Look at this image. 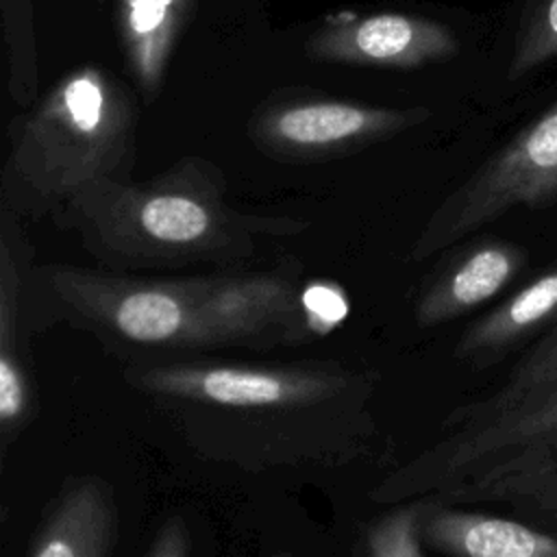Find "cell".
<instances>
[{
    "instance_id": "obj_8",
    "label": "cell",
    "mask_w": 557,
    "mask_h": 557,
    "mask_svg": "<svg viewBox=\"0 0 557 557\" xmlns=\"http://www.w3.org/2000/svg\"><path fill=\"white\" fill-rule=\"evenodd\" d=\"M30 248L20 215L2 205L0 218V455L22 437L37 413V387L26 352Z\"/></svg>"
},
{
    "instance_id": "obj_11",
    "label": "cell",
    "mask_w": 557,
    "mask_h": 557,
    "mask_svg": "<svg viewBox=\"0 0 557 557\" xmlns=\"http://www.w3.org/2000/svg\"><path fill=\"white\" fill-rule=\"evenodd\" d=\"M426 550L444 557H557V533L440 500H413Z\"/></svg>"
},
{
    "instance_id": "obj_14",
    "label": "cell",
    "mask_w": 557,
    "mask_h": 557,
    "mask_svg": "<svg viewBox=\"0 0 557 557\" xmlns=\"http://www.w3.org/2000/svg\"><path fill=\"white\" fill-rule=\"evenodd\" d=\"M196 0H117V37L126 67L144 96L152 98Z\"/></svg>"
},
{
    "instance_id": "obj_17",
    "label": "cell",
    "mask_w": 557,
    "mask_h": 557,
    "mask_svg": "<svg viewBox=\"0 0 557 557\" xmlns=\"http://www.w3.org/2000/svg\"><path fill=\"white\" fill-rule=\"evenodd\" d=\"M2 35L9 52V91L17 104H30L37 94V44L33 0H0Z\"/></svg>"
},
{
    "instance_id": "obj_10",
    "label": "cell",
    "mask_w": 557,
    "mask_h": 557,
    "mask_svg": "<svg viewBox=\"0 0 557 557\" xmlns=\"http://www.w3.org/2000/svg\"><path fill=\"white\" fill-rule=\"evenodd\" d=\"M527 265V250L485 237L450 255L416 294L411 313L418 329H437L487 305Z\"/></svg>"
},
{
    "instance_id": "obj_3",
    "label": "cell",
    "mask_w": 557,
    "mask_h": 557,
    "mask_svg": "<svg viewBox=\"0 0 557 557\" xmlns=\"http://www.w3.org/2000/svg\"><path fill=\"white\" fill-rule=\"evenodd\" d=\"M54 218L78 235L100 268L128 274L233 265L250 259L265 237H294L309 228L302 218L231 205L224 172L196 154L141 183L100 178Z\"/></svg>"
},
{
    "instance_id": "obj_21",
    "label": "cell",
    "mask_w": 557,
    "mask_h": 557,
    "mask_svg": "<svg viewBox=\"0 0 557 557\" xmlns=\"http://www.w3.org/2000/svg\"><path fill=\"white\" fill-rule=\"evenodd\" d=\"M272 557H294V555L287 550H276V553H272Z\"/></svg>"
},
{
    "instance_id": "obj_13",
    "label": "cell",
    "mask_w": 557,
    "mask_h": 557,
    "mask_svg": "<svg viewBox=\"0 0 557 557\" xmlns=\"http://www.w3.org/2000/svg\"><path fill=\"white\" fill-rule=\"evenodd\" d=\"M553 326H557V263L537 272L468 324L453 348V357L461 366L481 370L542 337Z\"/></svg>"
},
{
    "instance_id": "obj_7",
    "label": "cell",
    "mask_w": 557,
    "mask_h": 557,
    "mask_svg": "<svg viewBox=\"0 0 557 557\" xmlns=\"http://www.w3.org/2000/svg\"><path fill=\"white\" fill-rule=\"evenodd\" d=\"M424 107L392 109L344 100H296L268 107L250 126L257 146L274 159L320 161L350 154L422 124Z\"/></svg>"
},
{
    "instance_id": "obj_18",
    "label": "cell",
    "mask_w": 557,
    "mask_h": 557,
    "mask_svg": "<svg viewBox=\"0 0 557 557\" xmlns=\"http://www.w3.org/2000/svg\"><path fill=\"white\" fill-rule=\"evenodd\" d=\"M352 557H426L416 529V505H392L359 527Z\"/></svg>"
},
{
    "instance_id": "obj_2",
    "label": "cell",
    "mask_w": 557,
    "mask_h": 557,
    "mask_svg": "<svg viewBox=\"0 0 557 557\" xmlns=\"http://www.w3.org/2000/svg\"><path fill=\"white\" fill-rule=\"evenodd\" d=\"M30 324H65L115 352L270 350L320 335L300 265L194 276H139L72 263L33 265Z\"/></svg>"
},
{
    "instance_id": "obj_1",
    "label": "cell",
    "mask_w": 557,
    "mask_h": 557,
    "mask_svg": "<svg viewBox=\"0 0 557 557\" xmlns=\"http://www.w3.org/2000/svg\"><path fill=\"white\" fill-rule=\"evenodd\" d=\"M122 379L213 463L252 474L342 470L381 453L376 368L146 357L131 359Z\"/></svg>"
},
{
    "instance_id": "obj_5",
    "label": "cell",
    "mask_w": 557,
    "mask_h": 557,
    "mask_svg": "<svg viewBox=\"0 0 557 557\" xmlns=\"http://www.w3.org/2000/svg\"><path fill=\"white\" fill-rule=\"evenodd\" d=\"M537 461H557V396L440 429L437 440L400 461L370 490V500L387 507L440 500L472 479Z\"/></svg>"
},
{
    "instance_id": "obj_4",
    "label": "cell",
    "mask_w": 557,
    "mask_h": 557,
    "mask_svg": "<svg viewBox=\"0 0 557 557\" xmlns=\"http://www.w3.org/2000/svg\"><path fill=\"white\" fill-rule=\"evenodd\" d=\"M9 135L2 205L41 218L100 178L131 181L137 109L107 67L81 65L17 115Z\"/></svg>"
},
{
    "instance_id": "obj_15",
    "label": "cell",
    "mask_w": 557,
    "mask_h": 557,
    "mask_svg": "<svg viewBox=\"0 0 557 557\" xmlns=\"http://www.w3.org/2000/svg\"><path fill=\"white\" fill-rule=\"evenodd\" d=\"M550 396H557V326L529 344L498 385L453 407L442 418L440 429L485 420Z\"/></svg>"
},
{
    "instance_id": "obj_6",
    "label": "cell",
    "mask_w": 557,
    "mask_h": 557,
    "mask_svg": "<svg viewBox=\"0 0 557 557\" xmlns=\"http://www.w3.org/2000/svg\"><path fill=\"white\" fill-rule=\"evenodd\" d=\"M553 202H557V100L440 202L407 257L424 261L513 209H540Z\"/></svg>"
},
{
    "instance_id": "obj_19",
    "label": "cell",
    "mask_w": 557,
    "mask_h": 557,
    "mask_svg": "<svg viewBox=\"0 0 557 557\" xmlns=\"http://www.w3.org/2000/svg\"><path fill=\"white\" fill-rule=\"evenodd\" d=\"M555 57L557 0H524L509 61V78L518 81Z\"/></svg>"
},
{
    "instance_id": "obj_9",
    "label": "cell",
    "mask_w": 557,
    "mask_h": 557,
    "mask_svg": "<svg viewBox=\"0 0 557 557\" xmlns=\"http://www.w3.org/2000/svg\"><path fill=\"white\" fill-rule=\"evenodd\" d=\"M455 33L424 15L370 13L335 17L322 24L305 44L318 61L411 70L457 54Z\"/></svg>"
},
{
    "instance_id": "obj_12",
    "label": "cell",
    "mask_w": 557,
    "mask_h": 557,
    "mask_svg": "<svg viewBox=\"0 0 557 557\" xmlns=\"http://www.w3.org/2000/svg\"><path fill=\"white\" fill-rule=\"evenodd\" d=\"M117 529L111 483L96 474H74L48 503L26 557H113Z\"/></svg>"
},
{
    "instance_id": "obj_20",
    "label": "cell",
    "mask_w": 557,
    "mask_h": 557,
    "mask_svg": "<svg viewBox=\"0 0 557 557\" xmlns=\"http://www.w3.org/2000/svg\"><path fill=\"white\" fill-rule=\"evenodd\" d=\"M144 557H191V531L181 513L168 516L152 535Z\"/></svg>"
},
{
    "instance_id": "obj_16",
    "label": "cell",
    "mask_w": 557,
    "mask_h": 557,
    "mask_svg": "<svg viewBox=\"0 0 557 557\" xmlns=\"http://www.w3.org/2000/svg\"><path fill=\"white\" fill-rule=\"evenodd\" d=\"M440 503L505 505L557 529V461H537L472 479L446 492Z\"/></svg>"
}]
</instances>
